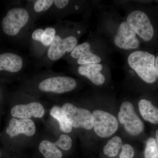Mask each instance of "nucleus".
<instances>
[{"label": "nucleus", "mask_w": 158, "mask_h": 158, "mask_svg": "<svg viewBox=\"0 0 158 158\" xmlns=\"http://www.w3.org/2000/svg\"><path fill=\"white\" fill-rule=\"evenodd\" d=\"M69 1L67 0H55L54 3L55 6L59 9H62L65 8L68 5Z\"/></svg>", "instance_id": "25"}, {"label": "nucleus", "mask_w": 158, "mask_h": 158, "mask_svg": "<svg viewBox=\"0 0 158 158\" xmlns=\"http://www.w3.org/2000/svg\"><path fill=\"white\" fill-rule=\"evenodd\" d=\"M144 156V158H158V148L154 138H151L148 140Z\"/></svg>", "instance_id": "19"}, {"label": "nucleus", "mask_w": 158, "mask_h": 158, "mask_svg": "<svg viewBox=\"0 0 158 158\" xmlns=\"http://www.w3.org/2000/svg\"><path fill=\"white\" fill-rule=\"evenodd\" d=\"M155 61L153 55L142 51L133 52L127 59L130 67L142 80L149 84L154 83L157 78Z\"/></svg>", "instance_id": "1"}, {"label": "nucleus", "mask_w": 158, "mask_h": 158, "mask_svg": "<svg viewBox=\"0 0 158 158\" xmlns=\"http://www.w3.org/2000/svg\"><path fill=\"white\" fill-rule=\"evenodd\" d=\"M28 12L23 8L10 9L2 21L3 31L9 36L17 35L28 22Z\"/></svg>", "instance_id": "4"}, {"label": "nucleus", "mask_w": 158, "mask_h": 158, "mask_svg": "<svg viewBox=\"0 0 158 158\" xmlns=\"http://www.w3.org/2000/svg\"><path fill=\"white\" fill-rule=\"evenodd\" d=\"M39 150L45 158H62L63 154L55 143L44 140L39 146Z\"/></svg>", "instance_id": "16"}, {"label": "nucleus", "mask_w": 158, "mask_h": 158, "mask_svg": "<svg viewBox=\"0 0 158 158\" xmlns=\"http://www.w3.org/2000/svg\"><path fill=\"white\" fill-rule=\"evenodd\" d=\"M57 146H58L65 151H68L70 149L72 145V141L71 138L68 135H62L59 137V140L55 143Z\"/></svg>", "instance_id": "21"}, {"label": "nucleus", "mask_w": 158, "mask_h": 158, "mask_svg": "<svg viewBox=\"0 0 158 158\" xmlns=\"http://www.w3.org/2000/svg\"><path fill=\"white\" fill-rule=\"evenodd\" d=\"M120 123L127 133L133 136L140 135L144 129V125L135 112L134 106L129 102L123 103L118 114Z\"/></svg>", "instance_id": "3"}, {"label": "nucleus", "mask_w": 158, "mask_h": 158, "mask_svg": "<svg viewBox=\"0 0 158 158\" xmlns=\"http://www.w3.org/2000/svg\"><path fill=\"white\" fill-rule=\"evenodd\" d=\"M102 65L100 64H89L81 65L78 69L79 73L86 77L94 85L100 86L104 84L105 77L101 73Z\"/></svg>", "instance_id": "13"}, {"label": "nucleus", "mask_w": 158, "mask_h": 158, "mask_svg": "<svg viewBox=\"0 0 158 158\" xmlns=\"http://www.w3.org/2000/svg\"><path fill=\"white\" fill-rule=\"evenodd\" d=\"M127 23L141 38L149 41L154 34V30L149 18L144 12L136 10L131 12L127 18Z\"/></svg>", "instance_id": "6"}, {"label": "nucleus", "mask_w": 158, "mask_h": 158, "mask_svg": "<svg viewBox=\"0 0 158 158\" xmlns=\"http://www.w3.org/2000/svg\"><path fill=\"white\" fill-rule=\"evenodd\" d=\"M6 132L11 138L20 134L30 137L35 134L36 127L34 122L31 119H17L13 118L9 121V126L6 129Z\"/></svg>", "instance_id": "11"}, {"label": "nucleus", "mask_w": 158, "mask_h": 158, "mask_svg": "<svg viewBox=\"0 0 158 158\" xmlns=\"http://www.w3.org/2000/svg\"><path fill=\"white\" fill-rule=\"evenodd\" d=\"M51 116L56 119L59 122V129L63 132L68 133L72 130V127L65 118L62 112V108L58 106H55L52 108L50 112Z\"/></svg>", "instance_id": "17"}, {"label": "nucleus", "mask_w": 158, "mask_h": 158, "mask_svg": "<svg viewBox=\"0 0 158 158\" xmlns=\"http://www.w3.org/2000/svg\"><path fill=\"white\" fill-rule=\"evenodd\" d=\"M122 141L121 138L116 136L108 141L103 149L105 155L110 157L116 156L118 151L122 148Z\"/></svg>", "instance_id": "18"}, {"label": "nucleus", "mask_w": 158, "mask_h": 158, "mask_svg": "<svg viewBox=\"0 0 158 158\" xmlns=\"http://www.w3.org/2000/svg\"><path fill=\"white\" fill-rule=\"evenodd\" d=\"M0 156H1V152H0Z\"/></svg>", "instance_id": "28"}, {"label": "nucleus", "mask_w": 158, "mask_h": 158, "mask_svg": "<svg viewBox=\"0 0 158 158\" xmlns=\"http://www.w3.org/2000/svg\"><path fill=\"white\" fill-rule=\"evenodd\" d=\"M11 116L20 119H29L32 116L41 118L44 114V110L41 104L33 102L26 105H17L11 109Z\"/></svg>", "instance_id": "10"}, {"label": "nucleus", "mask_w": 158, "mask_h": 158, "mask_svg": "<svg viewBox=\"0 0 158 158\" xmlns=\"http://www.w3.org/2000/svg\"><path fill=\"white\" fill-rule=\"evenodd\" d=\"M77 85L76 81L72 78L56 77L44 80L39 84L38 88L43 92L62 94L74 90Z\"/></svg>", "instance_id": "7"}, {"label": "nucleus", "mask_w": 158, "mask_h": 158, "mask_svg": "<svg viewBox=\"0 0 158 158\" xmlns=\"http://www.w3.org/2000/svg\"><path fill=\"white\" fill-rule=\"evenodd\" d=\"M156 141L158 148V129L157 130L156 132Z\"/></svg>", "instance_id": "27"}, {"label": "nucleus", "mask_w": 158, "mask_h": 158, "mask_svg": "<svg viewBox=\"0 0 158 158\" xmlns=\"http://www.w3.org/2000/svg\"><path fill=\"white\" fill-rule=\"evenodd\" d=\"M122 148L119 158H132L134 157L135 151L133 148L130 144H124L123 145Z\"/></svg>", "instance_id": "23"}, {"label": "nucleus", "mask_w": 158, "mask_h": 158, "mask_svg": "<svg viewBox=\"0 0 158 158\" xmlns=\"http://www.w3.org/2000/svg\"><path fill=\"white\" fill-rule=\"evenodd\" d=\"M138 106L140 113L144 120L153 124L158 123V108L146 99L141 100Z\"/></svg>", "instance_id": "15"}, {"label": "nucleus", "mask_w": 158, "mask_h": 158, "mask_svg": "<svg viewBox=\"0 0 158 158\" xmlns=\"http://www.w3.org/2000/svg\"><path fill=\"white\" fill-rule=\"evenodd\" d=\"M77 44V38L73 36H69L62 39L59 35H56L50 45L48 56L51 60H59L66 52L73 51Z\"/></svg>", "instance_id": "9"}, {"label": "nucleus", "mask_w": 158, "mask_h": 158, "mask_svg": "<svg viewBox=\"0 0 158 158\" xmlns=\"http://www.w3.org/2000/svg\"><path fill=\"white\" fill-rule=\"evenodd\" d=\"M155 67L157 76V77H158V56L156 59Z\"/></svg>", "instance_id": "26"}, {"label": "nucleus", "mask_w": 158, "mask_h": 158, "mask_svg": "<svg viewBox=\"0 0 158 158\" xmlns=\"http://www.w3.org/2000/svg\"><path fill=\"white\" fill-rule=\"evenodd\" d=\"M94 128L95 133L99 137L107 138L113 135L118 128V122L112 114L96 110L92 113Z\"/></svg>", "instance_id": "5"}, {"label": "nucleus", "mask_w": 158, "mask_h": 158, "mask_svg": "<svg viewBox=\"0 0 158 158\" xmlns=\"http://www.w3.org/2000/svg\"><path fill=\"white\" fill-rule=\"evenodd\" d=\"M23 65L22 58L18 55L11 53L0 55V71L18 72L22 68Z\"/></svg>", "instance_id": "14"}, {"label": "nucleus", "mask_w": 158, "mask_h": 158, "mask_svg": "<svg viewBox=\"0 0 158 158\" xmlns=\"http://www.w3.org/2000/svg\"><path fill=\"white\" fill-rule=\"evenodd\" d=\"M56 36V31L53 28L49 27L44 30L41 43L44 45L48 46L51 45Z\"/></svg>", "instance_id": "20"}, {"label": "nucleus", "mask_w": 158, "mask_h": 158, "mask_svg": "<svg viewBox=\"0 0 158 158\" xmlns=\"http://www.w3.org/2000/svg\"><path fill=\"white\" fill-rule=\"evenodd\" d=\"M136 35L135 31L127 22H123L118 27L114 42L118 47L122 49L138 48L140 45V42L136 37Z\"/></svg>", "instance_id": "8"}, {"label": "nucleus", "mask_w": 158, "mask_h": 158, "mask_svg": "<svg viewBox=\"0 0 158 158\" xmlns=\"http://www.w3.org/2000/svg\"><path fill=\"white\" fill-rule=\"evenodd\" d=\"M52 0H38L34 4V9L36 12H40L48 10L52 5Z\"/></svg>", "instance_id": "22"}, {"label": "nucleus", "mask_w": 158, "mask_h": 158, "mask_svg": "<svg viewBox=\"0 0 158 158\" xmlns=\"http://www.w3.org/2000/svg\"><path fill=\"white\" fill-rule=\"evenodd\" d=\"M62 113L72 127L90 130L94 127L92 114L86 109L79 108L69 103L63 105Z\"/></svg>", "instance_id": "2"}, {"label": "nucleus", "mask_w": 158, "mask_h": 158, "mask_svg": "<svg viewBox=\"0 0 158 158\" xmlns=\"http://www.w3.org/2000/svg\"><path fill=\"white\" fill-rule=\"evenodd\" d=\"M44 31L42 29H38L35 30L33 32L32 35V37L33 40L36 41L41 42L43 36L44 34Z\"/></svg>", "instance_id": "24"}, {"label": "nucleus", "mask_w": 158, "mask_h": 158, "mask_svg": "<svg viewBox=\"0 0 158 158\" xmlns=\"http://www.w3.org/2000/svg\"><path fill=\"white\" fill-rule=\"evenodd\" d=\"M71 56L77 59L78 64L81 65L99 64L101 61L100 57L91 52L90 44L88 42L77 45L72 51Z\"/></svg>", "instance_id": "12"}]
</instances>
